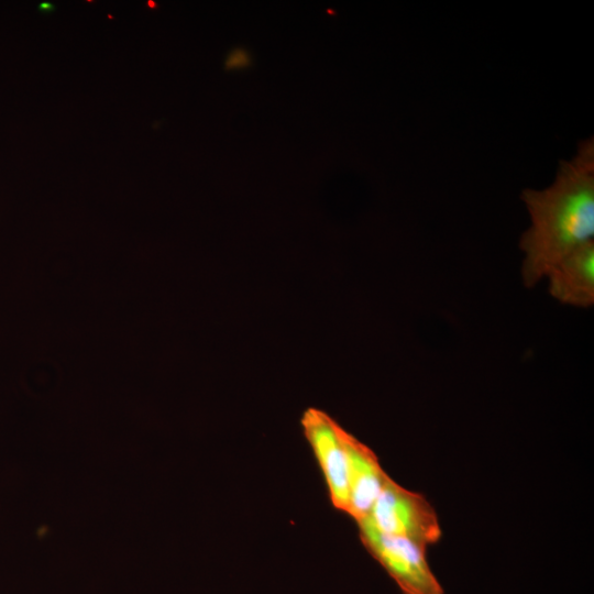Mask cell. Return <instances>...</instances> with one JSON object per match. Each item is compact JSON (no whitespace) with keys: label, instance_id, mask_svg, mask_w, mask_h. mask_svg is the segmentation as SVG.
I'll use <instances>...</instances> for the list:
<instances>
[{"label":"cell","instance_id":"4","mask_svg":"<svg viewBox=\"0 0 594 594\" xmlns=\"http://www.w3.org/2000/svg\"><path fill=\"white\" fill-rule=\"evenodd\" d=\"M304 435L317 459L332 506L349 513V490L342 426L326 411L310 407L301 416Z\"/></svg>","mask_w":594,"mask_h":594},{"label":"cell","instance_id":"6","mask_svg":"<svg viewBox=\"0 0 594 594\" xmlns=\"http://www.w3.org/2000/svg\"><path fill=\"white\" fill-rule=\"evenodd\" d=\"M549 292L557 300L575 306L594 304V241H590L556 263L546 275Z\"/></svg>","mask_w":594,"mask_h":594},{"label":"cell","instance_id":"1","mask_svg":"<svg viewBox=\"0 0 594 594\" xmlns=\"http://www.w3.org/2000/svg\"><path fill=\"white\" fill-rule=\"evenodd\" d=\"M531 226L520 238L522 280L536 285L548 271L581 245L594 241V139L562 161L547 188L521 193Z\"/></svg>","mask_w":594,"mask_h":594},{"label":"cell","instance_id":"3","mask_svg":"<svg viewBox=\"0 0 594 594\" xmlns=\"http://www.w3.org/2000/svg\"><path fill=\"white\" fill-rule=\"evenodd\" d=\"M367 517L380 531L410 539L425 548L437 543L442 535L438 515L429 501L391 476Z\"/></svg>","mask_w":594,"mask_h":594},{"label":"cell","instance_id":"2","mask_svg":"<svg viewBox=\"0 0 594 594\" xmlns=\"http://www.w3.org/2000/svg\"><path fill=\"white\" fill-rule=\"evenodd\" d=\"M355 522L363 546L403 594H444L428 563L427 548L410 539L380 531L367 516Z\"/></svg>","mask_w":594,"mask_h":594},{"label":"cell","instance_id":"7","mask_svg":"<svg viewBox=\"0 0 594 594\" xmlns=\"http://www.w3.org/2000/svg\"><path fill=\"white\" fill-rule=\"evenodd\" d=\"M55 9L54 4L51 2H43L38 6V10L43 13H51Z\"/></svg>","mask_w":594,"mask_h":594},{"label":"cell","instance_id":"5","mask_svg":"<svg viewBox=\"0 0 594 594\" xmlns=\"http://www.w3.org/2000/svg\"><path fill=\"white\" fill-rule=\"evenodd\" d=\"M341 439L346 459L348 515L358 521L370 514L389 475L375 452L343 427Z\"/></svg>","mask_w":594,"mask_h":594},{"label":"cell","instance_id":"8","mask_svg":"<svg viewBox=\"0 0 594 594\" xmlns=\"http://www.w3.org/2000/svg\"><path fill=\"white\" fill-rule=\"evenodd\" d=\"M147 6L150 8H156V3L154 1H151V0L147 1Z\"/></svg>","mask_w":594,"mask_h":594}]
</instances>
